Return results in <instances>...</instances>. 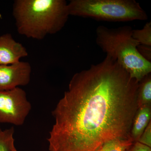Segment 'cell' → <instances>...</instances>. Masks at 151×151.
Returning <instances> with one entry per match:
<instances>
[{
  "instance_id": "6da1fadb",
  "label": "cell",
  "mask_w": 151,
  "mask_h": 151,
  "mask_svg": "<svg viewBox=\"0 0 151 151\" xmlns=\"http://www.w3.org/2000/svg\"><path fill=\"white\" fill-rule=\"evenodd\" d=\"M139 85L107 55L76 73L52 111L49 151H96L109 141L131 138Z\"/></svg>"
},
{
  "instance_id": "7a4b0ae2",
  "label": "cell",
  "mask_w": 151,
  "mask_h": 151,
  "mask_svg": "<svg viewBox=\"0 0 151 151\" xmlns=\"http://www.w3.org/2000/svg\"><path fill=\"white\" fill-rule=\"evenodd\" d=\"M12 13L18 32L37 40L60 31L70 16L65 0H15Z\"/></svg>"
},
{
  "instance_id": "3957f363",
  "label": "cell",
  "mask_w": 151,
  "mask_h": 151,
  "mask_svg": "<svg viewBox=\"0 0 151 151\" xmlns=\"http://www.w3.org/2000/svg\"><path fill=\"white\" fill-rule=\"evenodd\" d=\"M131 27L109 28L99 26L96 30V42L106 55L116 60L131 77L140 81L151 72V62L139 52V43L132 37Z\"/></svg>"
},
{
  "instance_id": "277c9868",
  "label": "cell",
  "mask_w": 151,
  "mask_h": 151,
  "mask_svg": "<svg viewBox=\"0 0 151 151\" xmlns=\"http://www.w3.org/2000/svg\"><path fill=\"white\" fill-rule=\"evenodd\" d=\"M68 7L70 15L98 20L128 22L148 18L146 12L134 0H71Z\"/></svg>"
},
{
  "instance_id": "5b68a950",
  "label": "cell",
  "mask_w": 151,
  "mask_h": 151,
  "mask_svg": "<svg viewBox=\"0 0 151 151\" xmlns=\"http://www.w3.org/2000/svg\"><path fill=\"white\" fill-rule=\"evenodd\" d=\"M31 108L26 93L22 88L0 91V123L21 126Z\"/></svg>"
},
{
  "instance_id": "8992f818",
  "label": "cell",
  "mask_w": 151,
  "mask_h": 151,
  "mask_svg": "<svg viewBox=\"0 0 151 151\" xmlns=\"http://www.w3.org/2000/svg\"><path fill=\"white\" fill-rule=\"evenodd\" d=\"M31 72V65L28 62L0 65V91L26 86L30 81Z\"/></svg>"
},
{
  "instance_id": "52a82bcc",
  "label": "cell",
  "mask_w": 151,
  "mask_h": 151,
  "mask_svg": "<svg viewBox=\"0 0 151 151\" xmlns=\"http://www.w3.org/2000/svg\"><path fill=\"white\" fill-rule=\"evenodd\" d=\"M28 55L26 48L15 40L10 34L0 36V65L15 64Z\"/></svg>"
},
{
  "instance_id": "ba28073f",
  "label": "cell",
  "mask_w": 151,
  "mask_h": 151,
  "mask_svg": "<svg viewBox=\"0 0 151 151\" xmlns=\"http://www.w3.org/2000/svg\"><path fill=\"white\" fill-rule=\"evenodd\" d=\"M151 106H143L138 108L134 117L130 132V137L134 142H137L151 122Z\"/></svg>"
},
{
  "instance_id": "9c48e42d",
  "label": "cell",
  "mask_w": 151,
  "mask_h": 151,
  "mask_svg": "<svg viewBox=\"0 0 151 151\" xmlns=\"http://www.w3.org/2000/svg\"><path fill=\"white\" fill-rule=\"evenodd\" d=\"M138 108L145 106H151V73L146 76L139 82L137 97Z\"/></svg>"
},
{
  "instance_id": "30bf717a",
  "label": "cell",
  "mask_w": 151,
  "mask_h": 151,
  "mask_svg": "<svg viewBox=\"0 0 151 151\" xmlns=\"http://www.w3.org/2000/svg\"><path fill=\"white\" fill-rule=\"evenodd\" d=\"M14 127L4 130L0 129V151H18L14 145Z\"/></svg>"
},
{
  "instance_id": "8fae6325",
  "label": "cell",
  "mask_w": 151,
  "mask_h": 151,
  "mask_svg": "<svg viewBox=\"0 0 151 151\" xmlns=\"http://www.w3.org/2000/svg\"><path fill=\"white\" fill-rule=\"evenodd\" d=\"M134 142L131 138L117 139L105 143L96 151H125Z\"/></svg>"
},
{
  "instance_id": "7c38bea8",
  "label": "cell",
  "mask_w": 151,
  "mask_h": 151,
  "mask_svg": "<svg viewBox=\"0 0 151 151\" xmlns=\"http://www.w3.org/2000/svg\"><path fill=\"white\" fill-rule=\"evenodd\" d=\"M132 37L141 45L151 46V22H147L142 29H133Z\"/></svg>"
},
{
  "instance_id": "4fadbf2b",
  "label": "cell",
  "mask_w": 151,
  "mask_h": 151,
  "mask_svg": "<svg viewBox=\"0 0 151 151\" xmlns=\"http://www.w3.org/2000/svg\"><path fill=\"white\" fill-rule=\"evenodd\" d=\"M139 142L151 147V123L148 125L137 141Z\"/></svg>"
},
{
  "instance_id": "5bb4252c",
  "label": "cell",
  "mask_w": 151,
  "mask_h": 151,
  "mask_svg": "<svg viewBox=\"0 0 151 151\" xmlns=\"http://www.w3.org/2000/svg\"><path fill=\"white\" fill-rule=\"evenodd\" d=\"M125 151H151V147L136 142L133 143Z\"/></svg>"
},
{
  "instance_id": "9a60e30c",
  "label": "cell",
  "mask_w": 151,
  "mask_h": 151,
  "mask_svg": "<svg viewBox=\"0 0 151 151\" xmlns=\"http://www.w3.org/2000/svg\"><path fill=\"white\" fill-rule=\"evenodd\" d=\"M138 50L140 54L145 59L151 62V46H145L139 45L138 47Z\"/></svg>"
}]
</instances>
